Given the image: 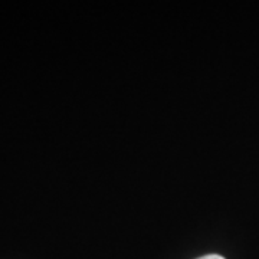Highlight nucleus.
Instances as JSON below:
<instances>
[{"label":"nucleus","instance_id":"obj_1","mask_svg":"<svg viewBox=\"0 0 259 259\" xmlns=\"http://www.w3.org/2000/svg\"><path fill=\"white\" fill-rule=\"evenodd\" d=\"M197 259H225L221 255H206V256H202V258H197Z\"/></svg>","mask_w":259,"mask_h":259}]
</instances>
